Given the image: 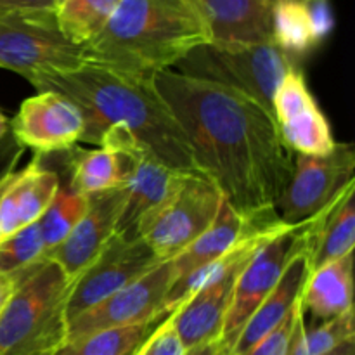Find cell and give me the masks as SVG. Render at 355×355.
<instances>
[{
	"label": "cell",
	"mask_w": 355,
	"mask_h": 355,
	"mask_svg": "<svg viewBox=\"0 0 355 355\" xmlns=\"http://www.w3.org/2000/svg\"><path fill=\"white\" fill-rule=\"evenodd\" d=\"M279 227H284V224L277 215L245 217L224 201L214 224L172 260L173 281L184 279L196 270L218 262L252 236Z\"/></svg>",
	"instance_id": "16"
},
{
	"label": "cell",
	"mask_w": 355,
	"mask_h": 355,
	"mask_svg": "<svg viewBox=\"0 0 355 355\" xmlns=\"http://www.w3.org/2000/svg\"><path fill=\"white\" fill-rule=\"evenodd\" d=\"M277 127L283 142L295 155L326 156L336 146L331 125L319 104L305 107L300 113L277 123Z\"/></svg>",
	"instance_id": "23"
},
{
	"label": "cell",
	"mask_w": 355,
	"mask_h": 355,
	"mask_svg": "<svg viewBox=\"0 0 355 355\" xmlns=\"http://www.w3.org/2000/svg\"><path fill=\"white\" fill-rule=\"evenodd\" d=\"M302 3L307 12L315 45L322 44L335 30V14H333L331 0H302Z\"/></svg>",
	"instance_id": "32"
},
{
	"label": "cell",
	"mask_w": 355,
	"mask_h": 355,
	"mask_svg": "<svg viewBox=\"0 0 355 355\" xmlns=\"http://www.w3.org/2000/svg\"><path fill=\"white\" fill-rule=\"evenodd\" d=\"M165 318L146 324L94 333L85 338L64 343L52 355H134L135 350L155 333Z\"/></svg>",
	"instance_id": "26"
},
{
	"label": "cell",
	"mask_w": 355,
	"mask_h": 355,
	"mask_svg": "<svg viewBox=\"0 0 355 355\" xmlns=\"http://www.w3.org/2000/svg\"><path fill=\"white\" fill-rule=\"evenodd\" d=\"M293 66L295 59L270 40L201 45L175 66V71L238 90L272 111L277 85Z\"/></svg>",
	"instance_id": "5"
},
{
	"label": "cell",
	"mask_w": 355,
	"mask_h": 355,
	"mask_svg": "<svg viewBox=\"0 0 355 355\" xmlns=\"http://www.w3.org/2000/svg\"><path fill=\"white\" fill-rule=\"evenodd\" d=\"M44 241L38 222L0 241V272L14 281L44 262Z\"/></svg>",
	"instance_id": "28"
},
{
	"label": "cell",
	"mask_w": 355,
	"mask_h": 355,
	"mask_svg": "<svg viewBox=\"0 0 355 355\" xmlns=\"http://www.w3.org/2000/svg\"><path fill=\"white\" fill-rule=\"evenodd\" d=\"M149 80L89 64L66 75L40 76L31 85L37 90H55L82 110V142L97 146L106 128L123 127L170 168L203 175L182 128Z\"/></svg>",
	"instance_id": "2"
},
{
	"label": "cell",
	"mask_w": 355,
	"mask_h": 355,
	"mask_svg": "<svg viewBox=\"0 0 355 355\" xmlns=\"http://www.w3.org/2000/svg\"><path fill=\"white\" fill-rule=\"evenodd\" d=\"M309 274H311L309 252L298 253L286 267L277 286L270 291L269 297L262 302V305L253 312L250 321L246 322L241 335L232 347L231 355H245L286 318L288 312L300 300Z\"/></svg>",
	"instance_id": "19"
},
{
	"label": "cell",
	"mask_w": 355,
	"mask_h": 355,
	"mask_svg": "<svg viewBox=\"0 0 355 355\" xmlns=\"http://www.w3.org/2000/svg\"><path fill=\"white\" fill-rule=\"evenodd\" d=\"M83 134L85 120L82 110L55 90H38V94L24 99L10 120L14 141L40 156L69 151L82 142Z\"/></svg>",
	"instance_id": "14"
},
{
	"label": "cell",
	"mask_w": 355,
	"mask_h": 355,
	"mask_svg": "<svg viewBox=\"0 0 355 355\" xmlns=\"http://www.w3.org/2000/svg\"><path fill=\"white\" fill-rule=\"evenodd\" d=\"M172 312L166 315L165 321L155 329L149 338L148 355H186V349L173 329Z\"/></svg>",
	"instance_id": "33"
},
{
	"label": "cell",
	"mask_w": 355,
	"mask_h": 355,
	"mask_svg": "<svg viewBox=\"0 0 355 355\" xmlns=\"http://www.w3.org/2000/svg\"><path fill=\"white\" fill-rule=\"evenodd\" d=\"M10 173H12V172H10ZM10 173H7V175H3L2 179H0V196H2L3 189H6V186H7V182H9V177H10Z\"/></svg>",
	"instance_id": "41"
},
{
	"label": "cell",
	"mask_w": 355,
	"mask_h": 355,
	"mask_svg": "<svg viewBox=\"0 0 355 355\" xmlns=\"http://www.w3.org/2000/svg\"><path fill=\"white\" fill-rule=\"evenodd\" d=\"M224 201L210 179L184 175L175 191L141 222L135 236L148 243L159 262L173 260L214 224Z\"/></svg>",
	"instance_id": "7"
},
{
	"label": "cell",
	"mask_w": 355,
	"mask_h": 355,
	"mask_svg": "<svg viewBox=\"0 0 355 355\" xmlns=\"http://www.w3.org/2000/svg\"><path fill=\"white\" fill-rule=\"evenodd\" d=\"M211 31V44L270 42V0H196Z\"/></svg>",
	"instance_id": "18"
},
{
	"label": "cell",
	"mask_w": 355,
	"mask_h": 355,
	"mask_svg": "<svg viewBox=\"0 0 355 355\" xmlns=\"http://www.w3.org/2000/svg\"><path fill=\"white\" fill-rule=\"evenodd\" d=\"M186 355H229V352L224 349L220 340H215V342L205 343V345H198L194 349L186 350Z\"/></svg>",
	"instance_id": "36"
},
{
	"label": "cell",
	"mask_w": 355,
	"mask_h": 355,
	"mask_svg": "<svg viewBox=\"0 0 355 355\" xmlns=\"http://www.w3.org/2000/svg\"><path fill=\"white\" fill-rule=\"evenodd\" d=\"M354 253L311 270L302 291V309L319 321L354 311Z\"/></svg>",
	"instance_id": "20"
},
{
	"label": "cell",
	"mask_w": 355,
	"mask_h": 355,
	"mask_svg": "<svg viewBox=\"0 0 355 355\" xmlns=\"http://www.w3.org/2000/svg\"><path fill=\"white\" fill-rule=\"evenodd\" d=\"M270 2H274V0H270Z\"/></svg>",
	"instance_id": "43"
},
{
	"label": "cell",
	"mask_w": 355,
	"mask_h": 355,
	"mask_svg": "<svg viewBox=\"0 0 355 355\" xmlns=\"http://www.w3.org/2000/svg\"><path fill=\"white\" fill-rule=\"evenodd\" d=\"M87 207H89V196L73 193L68 186H61L52 203L38 220V229L44 241V257L68 238L80 218L85 215Z\"/></svg>",
	"instance_id": "27"
},
{
	"label": "cell",
	"mask_w": 355,
	"mask_h": 355,
	"mask_svg": "<svg viewBox=\"0 0 355 355\" xmlns=\"http://www.w3.org/2000/svg\"><path fill=\"white\" fill-rule=\"evenodd\" d=\"M149 82L224 200L245 217L277 215L295 153L281 139L272 111L246 94L175 69L158 71Z\"/></svg>",
	"instance_id": "1"
},
{
	"label": "cell",
	"mask_w": 355,
	"mask_h": 355,
	"mask_svg": "<svg viewBox=\"0 0 355 355\" xmlns=\"http://www.w3.org/2000/svg\"><path fill=\"white\" fill-rule=\"evenodd\" d=\"M302 326H304V309H302V302L298 300L288 312L286 318L245 355H290Z\"/></svg>",
	"instance_id": "31"
},
{
	"label": "cell",
	"mask_w": 355,
	"mask_h": 355,
	"mask_svg": "<svg viewBox=\"0 0 355 355\" xmlns=\"http://www.w3.org/2000/svg\"><path fill=\"white\" fill-rule=\"evenodd\" d=\"M319 214L305 220L304 224L284 227L267 238L243 267L236 281L231 307L225 315L220 335L222 345L229 355L246 322L250 321L253 312L262 305V302L269 297L270 291L277 286L291 260L298 253L309 252L312 231H314Z\"/></svg>",
	"instance_id": "8"
},
{
	"label": "cell",
	"mask_w": 355,
	"mask_h": 355,
	"mask_svg": "<svg viewBox=\"0 0 355 355\" xmlns=\"http://www.w3.org/2000/svg\"><path fill=\"white\" fill-rule=\"evenodd\" d=\"M314 104H318V101L309 89L304 71L298 68V64L293 66L283 76L281 83L277 85L276 94H274V118H276L277 123H281V121L288 120L293 114L300 113L302 110L314 106Z\"/></svg>",
	"instance_id": "30"
},
{
	"label": "cell",
	"mask_w": 355,
	"mask_h": 355,
	"mask_svg": "<svg viewBox=\"0 0 355 355\" xmlns=\"http://www.w3.org/2000/svg\"><path fill=\"white\" fill-rule=\"evenodd\" d=\"M37 10H55V0H0V16Z\"/></svg>",
	"instance_id": "34"
},
{
	"label": "cell",
	"mask_w": 355,
	"mask_h": 355,
	"mask_svg": "<svg viewBox=\"0 0 355 355\" xmlns=\"http://www.w3.org/2000/svg\"><path fill=\"white\" fill-rule=\"evenodd\" d=\"M21 155H23V148L14 141L12 135H7L0 141V179L16 170Z\"/></svg>",
	"instance_id": "35"
},
{
	"label": "cell",
	"mask_w": 355,
	"mask_h": 355,
	"mask_svg": "<svg viewBox=\"0 0 355 355\" xmlns=\"http://www.w3.org/2000/svg\"><path fill=\"white\" fill-rule=\"evenodd\" d=\"M355 182L319 214L309 248L311 270L354 253L355 245Z\"/></svg>",
	"instance_id": "21"
},
{
	"label": "cell",
	"mask_w": 355,
	"mask_h": 355,
	"mask_svg": "<svg viewBox=\"0 0 355 355\" xmlns=\"http://www.w3.org/2000/svg\"><path fill=\"white\" fill-rule=\"evenodd\" d=\"M69 184L73 193L92 196L120 189L127 182V159L121 153L97 146L82 151L69 149Z\"/></svg>",
	"instance_id": "22"
},
{
	"label": "cell",
	"mask_w": 355,
	"mask_h": 355,
	"mask_svg": "<svg viewBox=\"0 0 355 355\" xmlns=\"http://www.w3.org/2000/svg\"><path fill=\"white\" fill-rule=\"evenodd\" d=\"M355 151L352 144L336 142L326 156L295 155L293 172L276 203L284 225H298L331 205L355 182Z\"/></svg>",
	"instance_id": "11"
},
{
	"label": "cell",
	"mask_w": 355,
	"mask_h": 355,
	"mask_svg": "<svg viewBox=\"0 0 355 355\" xmlns=\"http://www.w3.org/2000/svg\"><path fill=\"white\" fill-rule=\"evenodd\" d=\"M207 44L211 31L196 0H120L83 49L90 64L149 80Z\"/></svg>",
	"instance_id": "3"
},
{
	"label": "cell",
	"mask_w": 355,
	"mask_h": 355,
	"mask_svg": "<svg viewBox=\"0 0 355 355\" xmlns=\"http://www.w3.org/2000/svg\"><path fill=\"white\" fill-rule=\"evenodd\" d=\"M89 64L85 49L59 30L55 10L0 16V68L33 83L40 76L66 75Z\"/></svg>",
	"instance_id": "6"
},
{
	"label": "cell",
	"mask_w": 355,
	"mask_h": 355,
	"mask_svg": "<svg viewBox=\"0 0 355 355\" xmlns=\"http://www.w3.org/2000/svg\"><path fill=\"white\" fill-rule=\"evenodd\" d=\"M284 227H290V225H284ZM284 227L260 232L236 246L220 260L215 276L210 277L200 290L194 291L184 304L173 309L172 324L184 349L189 350L198 345L220 340L236 281L243 267L267 238Z\"/></svg>",
	"instance_id": "9"
},
{
	"label": "cell",
	"mask_w": 355,
	"mask_h": 355,
	"mask_svg": "<svg viewBox=\"0 0 355 355\" xmlns=\"http://www.w3.org/2000/svg\"><path fill=\"white\" fill-rule=\"evenodd\" d=\"M14 283L0 314V355H52L64 345V305L73 283L47 259Z\"/></svg>",
	"instance_id": "4"
},
{
	"label": "cell",
	"mask_w": 355,
	"mask_h": 355,
	"mask_svg": "<svg viewBox=\"0 0 355 355\" xmlns=\"http://www.w3.org/2000/svg\"><path fill=\"white\" fill-rule=\"evenodd\" d=\"M9 132H10V120L2 113V110H0V141H2L3 137H7Z\"/></svg>",
	"instance_id": "39"
},
{
	"label": "cell",
	"mask_w": 355,
	"mask_h": 355,
	"mask_svg": "<svg viewBox=\"0 0 355 355\" xmlns=\"http://www.w3.org/2000/svg\"><path fill=\"white\" fill-rule=\"evenodd\" d=\"M125 201V187L89 196V207L68 238L44 259L58 263L69 281H75L116 234Z\"/></svg>",
	"instance_id": "15"
},
{
	"label": "cell",
	"mask_w": 355,
	"mask_h": 355,
	"mask_svg": "<svg viewBox=\"0 0 355 355\" xmlns=\"http://www.w3.org/2000/svg\"><path fill=\"white\" fill-rule=\"evenodd\" d=\"M349 340H355L354 311L321 322L314 329H305V324L302 326L290 355H324Z\"/></svg>",
	"instance_id": "29"
},
{
	"label": "cell",
	"mask_w": 355,
	"mask_h": 355,
	"mask_svg": "<svg viewBox=\"0 0 355 355\" xmlns=\"http://www.w3.org/2000/svg\"><path fill=\"white\" fill-rule=\"evenodd\" d=\"M120 0H64L55 10L59 30L69 42L85 47L101 33Z\"/></svg>",
	"instance_id": "24"
},
{
	"label": "cell",
	"mask_w": 355,
	"mask_h": 355,
	"mask_svg": "<svg viewBox=\"0 0 355 355\" xmlns=\"http://www.w3.org/2000/svg\"><path fill=\"white\" fill-rule=\"evenodd\" d=\"M173 281L172 260L158 263L153 270L114 291L66 324L64 343L114 328L146 324L166 318L165 298Z\"/></svg>",
	"instance_id": "12"
},
{
	"label": "cell",
	"mask_w": 355,
	"mask_h": 355,
	"mask_svg": "<svg viewBox=\"0 0 355 355\" xmlns=\"http://www.w3.org/2000/svg\"><path fill=\"white\" fill-rule=\"evenodd\" d=\"M324 355H355V340H349V342L342 343V345Z\"/></svg>",
	"instance_id": "38"
},
{
	"label": "cell",
	"mask_w": 355,
	"mask_h": 355,
	"mask_svg": "<svg viewBox=\"0 0 355 355\" xmlns=\"http://www.w3.org/2000/svg\"><path fill=\"white\" fill-rule=\"evenodd\" d=\"M59 189L61 177L44 165L40 155L14 170L0 196V241L40 220Z\"/></svg>",
	"instance_id": "17"
},
{
	"label": "cell",
	"mask_w": 355,
	"mask_h": 355,
	"mask_svg": "<svg viewBox=\"0 0 355 355\" xmlns=\"http://www.w3.org/2000/svg\"><path fill=\"white\" fill-rule=\"evenodd\" d=\"M158 263L162 262L144 239L114 234L106 248L73 281L64 305L66 324L114 291L148 274Z\"/></svg>",
	"instance_id": "13"
},
{
	"label": "cell",
	"mask_w": 355,
	"mask_h": 355,
	"mask_svg": "<svg viewBox=\"0 0 355 355\" xmlns=\"http://www.w3.org/2000/svg\"><path fill=\"white\" fill-rule=\"evenodd\" d=\"M14 288H16V283H14L12 277H9V276H6V274L0 272V314H2L3 307H6L7 302H9Z\"/></svg>",
	"instance_id": "37"
},
{
	"label": "cell",
	"mask_w": 355,
	"mask_h": 355,
	"mask_svg": "<svg viewBox=\"0 0 355 355\" xmlns=\"http://www.w3.org/2000/svg\"><path fill=\"white\" fill-rule=\"evenodd\" d=\"M62 2H64V0H55V10H58V7H59V6H61V3H62Z\"/></svg>",
	"instance_id": "42"
},
{
	"label": "cell",
	"mask_w": 355,
	"mask_h": 355,
	"mask_svg": "<svg viewBox=\"0 0 355 355\" xmlns=\"http://www.w3.org/2000/svg\"><path fill=\"white\" fill-rule=\"evenodd\" d=\"M149 338H151V336H149ZM149 338L146 340L144 343H142L141 347H139L137 350H135V354L134 355H148V347H149Z\"/></svg>",
	"instance_id": "40"
},
{
	"label": "cell",
	"mask_w": 355,
	"mask_h": 355,
	"mask_svg": "<svg viewBox=\"0 0 355 355\" xmlns=\"http://www.w3.org/2000/svg\"><path fill=\"white\" fill-rule=\"evenodd\" d=\"M97 146L121 153L127 159L125 201L118 218L116 234L135 238L137 227L151 215L187 173H180L162 162L132 132L123 127H110Z\"/></svg>",
	"instance_id": "10"
},
{
	"label": "cell",
	"mask_w": 355,
	"mask_h": 355,
	"mask_svg": "<svg viewBox=\"0 0 355 355\" xmlns=\"http://www.w3.org/2000/svg\"><path fill=\"white\" fill-rule=\"evenodd\" d=\"M270 38L293 59L318 47L302 0H274L270 7Z\"/></svg>",
	"instance_id": "25"
}]
</instances>
